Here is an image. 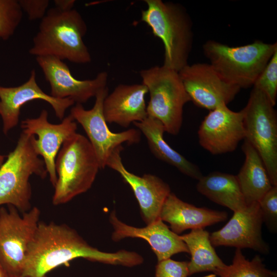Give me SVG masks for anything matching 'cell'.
I'll return each instance as SVG.
<instances>
[{"label":"cell","mask_w":277,"mask_h":277,"mask_svg":"<svg viewBox=\"0 0 277 277\" xmlns=\"http://www.w3.org/2000/svg\"><path fill=\"white\" fill-rule=\"evenodd\" d=\"M263 223L259 204L253 203L234 212L223 228L210 234V242L214 247L249 248L260 253L268 254L270 247L262 236Z\"/></svg>","instance_id":"12"},{"label":"cell","mask_w":277,"mask_h":277,"mask_svg":"<svg viewBox=\"0 0 277 277\" xmlns=\"http://www.w3.org/2000/svg\"><path fill=\"white\" fill-rule=\"evenodd\" d=\"M23 16L18 0H0V39L6 41L13 35Z\"/></svg>","instance_id":"26"},{"label":"cell","mask_w":277,"mask_h":277,"mask_svg":"<svg viewBox=\"0 0 277 277\" xmlns=\"http://www.w3.org/2000/svg\"><path fill=\"white\" fill-rule=\"evenodd\" d=\"M57 181L52 203L65 204L92 186L98 162L88 139L76 133L62 144L55 159Z\"/></svg>","instance_id":"5"},{"label":"cell","mask_w":277,"mask_h":277,"mask_svg":"<svg viewBox=\"0 0 277 277\" xmlns=\"http://www.w3.org/2000/svg\"><path fill=\"white\" fill-rule=\"evenodd\" d=\"M220 277H277L276 271L267 269L259 255L251 261L246 259L241 249L236 248L232 263L221 270Z\"/></svg>","instance_id":"25"},{"label":"cell","mask_w":277,"mask_h":277,"mask_svg":"<svg viewBox=\"0 0 277 277\" xmlns=\"http://www.w3.org/2000/svg\"><path fill=\"white\" fill-rule=\"evenodd\" d=\"M34 135L22 132L16 147L0 168V205H12L24 212L30 209V177L35 174L44 179L48 174L34 147Z\"/></svg>","instance_id":"6"},{"label":"cell","mask_w":277,"mask_h":277,"mask_svg":"<svg viewBox=\"0 0 277 277\" xmlns=\"http://www.w3.org/2000/svg\"><path fill=\"white\" fill-rule=\"evenodd\" d=\"M180 236L191 255L190 261L188 262L189 276L208 271L217 275L227 266L216 254L207 231L203 228L192 229L189 233Z\"/></svg>","instance_id":"24"},{"label":"cell","mask_w":277,"mask_h":277,"mask_svg":"<svg viewBox=\"0 0 277 277\" xmlns=\"http://www.w3.org/2000/svg\"><path fill=\"white\" fill-rule=\"evenodd\" d=\"M197 191L209 200L233 212L246 207L236 175L214 172L198 180Z\"/></svg>","instance_id":"23"},{"label":"cell","mask_w":277,"mask_h":277,"mask_svg":"<svg viewBox=\"0 0 277 277\" xmlns=\"http://www.w3.org/2000/svg\"><path fill=\"white\" fill-rule=\"evenodd\" d=\"M203 50L209 64L225 81L247 88L253 85L277 50V43L257 40L232 47L210 39L204 44Z\"/></svg>","instance_id":"4"},{"label":"cell","mask_w":277,"mask_h":277,"mask_svg":"<svg viewBox=\"0 0 277 277\" xmlns=\"http://www.w3.org/2000/svg\"><path fill=\"white\" fill-rule=\"evenodd\" d=\"M140 74L150 95L148 116L160 121L165 132L177 135L182 125L183 107L191 101L179 72L162 65L143 69Z\"/></svg>","instance_id":"7"},{"label":"cell","mask_w":277,"mask_h":277,"mask_svg":"<svg viewBox=\"0 0 277 277\" xmlns=\"http://www.w3.org/2000/svg\"><path fill=\"white\" fill-rule=\"evenodd\" d=\"M36 60L50 86V95L54 98H69L76 104H82L107 87L108 75L106 71L100 72L93 79L80 80L60 59L45 56L36 57Z\"/></svg>","instance_id":"14"},{"label":"cell","mask_w":277,"mask_h":277,"mask_svg":"<svg viewBox=\"0 0 277 277\" xmlns=\"http://www.w3.org/2000/svg\"><path fill=\"white\" fill-rule=\"evenodd\" d=\"M77 258L127 267L144 262L142 256L134 251H102L67 225L39 222L28 246L21 277H46L53 269Z\"/></svg>","instance_id":"1"},{"label":"cell","mask_w":277,"mask_h":277,"mask_svg":"<svg viewBox=\"0 0 277 277\" xmlns=\"http://www.w3.org/2000/svg\"><path fill=\"white\" fill-rule=\"evenodd\" d=\"M108 94L107 86L97 93L91 109L86 110L82 104H76L71 109L70 113L86 133L100 169L107 167L109 158L117 147L124 143L128 145L138 143L141 137L140 130L134 128L118 133L110 131L103 114V103Z\"/></svg>","instance_id":"10"},{"label":"cell","mask_w":277,"mask_h":277,"mask_svg":"<svg viewBox=\"0 0 277 277\" xmlns=\"http://www.w3.org/2000/svg\"><path fill=\"white\" fill-rule=\"evenodd\" d=\"M227 213L197 207L180 199L171 192L162 208L160 218L170 224L177 234L188 229L204 228L227 220Z\"/></svg>","instance_id":"20"},{"label":"cell","mask_w":277,"mask_h":277,"mask_svg":"<svg viewBox=\"0 0 277 277\" xmlns=\"http://www.w3.org/2000/svg\"><path fill=\"white\" fill-rule=\"evenodd\" d=\"M122 146L112 152L107 167L117 172L129 185L138 203L142 218L146 225L159 220L163 205L171 192L169 185L151 174L138 176L128 171L124 166L121 152Z\"/></svg>","instance_id":"16"},{"label":"cell","mask_w":277,"mask_h":277,"mask_svg":"<svg viewBox=\"0 0 277 277\" xmlns=\"http://www.w3.org/2000/svg\"><path fill=\"white\" fill-rule=\"evenodd\" d=\"M133 124L145 136L151 152L156 158L197 181L203 176L196 165L172 149L165 141V128L160 121L148 116L141 122Z\"/></svg>","instance_id":"21"},{"label":"cell","mask_w":277,"mask_h":277,"mask_svg":"<svg viewBox=\"0 0 277 277\" xmlns=\"http://www.w3.org/2000/svg\"><path fill=\"white\" fill-rule=\"evenodd\" d=\"M87 25L75 9H49L41 19L29 53L36 57L53 56L78 64L89 63L91 54L83 41Z\"/></svg>","instance_id":"2"},{"label":"cell","mask_w":277,"mask_h":277,"mask_svg":"<svg viewBox=\"0 0 277 277\" xmlns=\"http://www.w3.org/2000/svg\"><path fill=\"white\" fill-rule=\"evenodd\" d=\"M244 112L245 138L262 158L272 186H277V115L265 94L253 87Z\"/></svg>","instance_id":"8"},{"label":"cell","mask_w":277,"mask_h":277,"mask_svg":"<svg viewBox=\"0 0 277 277\" xmlns=\"http://www.w3.org/2000/svg\"><path fill=\"white\" fill-rule=\"evenodd\" d=\"M0 277H7L5 272L0 266Z\"/></svg>","instance_id":"33"},{"label":"cell","mask_w":277,"mask_h":277,"mask_svg":"<svg viewBox=\"0 0 277 277\" xmlns=\"http://www.w3.org/2000/svg\"><path fill=\"white\" fill-rule=\"evenodd\" d=\"M35 100L48 103L57 117L64 118L66 110L75 103L69 98L60 99L46 93L38 85L36 71L33 69L28 80L16 87L0 85V116L3 122V131L7 134L19 122L21 109L26 103Z\"/></svg>","instance_id":"17"},{"label":"cell","mask_w":277,"mask_h":277,"mask_svg":"<svg viewBox=\"0 0 277 277\" xmlns=\"http://www.w3.org/2000/svg\"><path fill=\"white\" fill-rule=\"evenodd\" d=\"M7 157V156L2 155V154H0V168L1 167V166H2L3 163H4L5 157Z\"/></svg>","instance_id":"32"},{"label":"cell","mask_w":277,"mask_h":277,"mask_svg":"<svg viewBox=\"0 0 277 277\" xmlns=\"http://www.w3.org/2000/svg\"><path fill=\"white\" fill-rule=\"evenodd\" d=\"M263 223L272 233L277 232V186L272 188L259 201Z\"/></svg>","instance_id":"28"},{"label":"cell","mask_w":277,"mask_h":277,"mask_svg":"<svg viewBox=\"0 0 277 277\" xmlns=\"http://www.w3.org/2000/svg\"><path fill=\"white\" fill-rule=\"evenodd\" d=\"M55 7L62 11H68L73 9L75 1L74 0H55Z\"/></svg>","instance_id":"31"},{"label":"cell","mask_w":277,"mask_h":277,"mask_svg":"<svg viewBox=\"0 0 277 277\" xmlns=\"http://www.w3.org/2000/svg\"><path fill=\"white\" fill-rule=\"evenodd\" d=\"M148 93L143 84H120L105 97L103 114L108 123L127 128L131 123L148 117L145 96Z\"/></svg>","instance_id":"19"},{"label":"cell","mask_w":277,"mask_h":277,"mask_svg":"<svg viewBox=\"0 0 277 277\" xmlns=\"http://www.w3.org/2000/svg\"><path fill=\"white\" fill-rule=\"evenodd\" d=\"M179 74L191 101L209 111L227 105L241 89L225 81L208 63L188 64Z\"/></svg>","instance_id":"11"},{"label":"cell","mask_w":277,"mask_h":277,"mask_svg":"<svg viewBox=\"0 0 277 277\" xmlns=\"http://www.w3.org/2000/svg\"><path fill=\"white\" fill-rule=\"evenodd\" d=\"M197 133L201 146L212 154L234 151L245 138L243 110L235 112L222 105L210 110Z\"/></svg>","instance_id":"13"},{"label":"cell","mask_w":277,"mask_h":277,"mask_svg":"<svg viewBox=\"0 0 277 277\" xmlns=\"http://www.w3.org/2000/svg\"><path fill=\"white\" fill-rule=\"evenodd\" d=\"M34 207L21 215L12 205L0 208V266L7 277H21L28 246L39 222Z\"/></svg>","instance_id":"9"},{"label":"cell","mask_w":277,"mask_h":277,"mask_svg":"<svg viewBox=\"0 0 277 277\" xmlns=\"http://www.w3.org/2000/svg\"><path fill=\"white\" fill-rule=\"evenodd\" d=\"M242 149L244 163L236 176L246 205L259 202L273 186L260 155L244 139Z\"/></svg>","instance_id":"22"},{"label":"cell","mask_w":277,"mask_h":277,"mask_svg":"<svg viewBox=\"0 0 277 277\" xmlns=\"http://www.w3.org/2000/svg\"><path fill=\"white\" fill-rule=\"evenodd\" d=\"M109 222L113 229L111 235L113 241L128 238L144 239L150 245L158 262L179 253H189L180 235L170 230L161 219L144 227L137 228L120 220L113 210L109 215Z\"/></svg>","instance_id":"18"},{"label":"cell","mask_w":277,"mask_h":277,"mask_svg":"<svg viewBox=\"0 0 277 277\" xmlns=\"http://www.w3.org/2000/svg\"><path fill=\"white\" fill-rule=\"evenodd\" d=\"M267 97L273 106L277 95V50L259 76L253 85Z\"/></svg>","instance_id":"27"},{"label":"cell","mask_w":277,"mask_h":277,"mask_svg":"<svg viewBox=\"0 0 277 277\" xmlns=\"http://www.w3.org/2000/svg\"><path fill=\"white\" fill-rule=\"evenodd\" d=\"M23 132L30 135H37L33 141L34 147L38 155L43 158L50 181L54 186L57 181L55 159L63 143L76 133L75 121L70 114L64 117L58 124L48 121V113L43 109L36 118H28L21 122Z\"/></svg>","instance_id":"15"},{"label":"cell","mask_w":277,"mask_h":277,"mask_svg":"<svg viewBox=\"0 0 277 277\" xmlns=\"http://www.w3.org/2000/svg\"><path fill=\"white\" fill-rule=\"evenodd\" d=\"M18 3L29 19L36 21L45 16L50 2L48 0H18Z\"/></svg>","instance_id":"30"},{"label":"cell","mask_w":277,"mask_h":277,"mask_svg":"<svg viewBox=\"0 0 277 277\" xmlns=\"http://www.w3.org/2000/svg\"><path fill=\"white\" fill-rule=\"evenodd\" d=\"M188 262L167 259L158 262L154 277H188Z\"/></svg>","instance_id":"29"},{"label":"cell","mask_w":277,"mask_h":277,"mask_svg":"<svg viewBox=\"0 0 277 277\" xmlns=\"http://www.w3.org/2000/svg\"><path fill=\"white\" fill-rule=\"evenodd\" d=\"M141 20L151 29L164 47L163 66L179 72L188 65L193 41V23L181 4L162 0H145Z\"/></svg>","instance_id":"3"}]
</instances>
